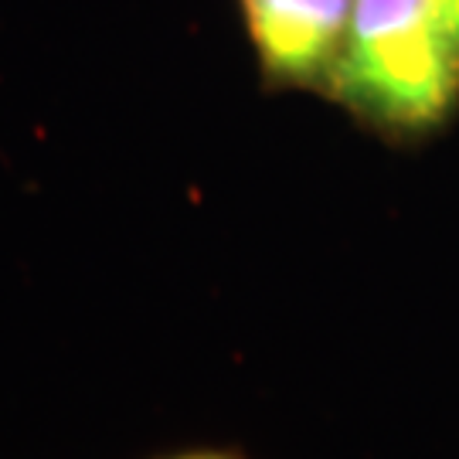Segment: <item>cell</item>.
<instances>
[{
    "mask_svg": "<svg viewBox=\"0 0 459 459\" xmlns=\"http://www.w3.org/2000/svg\"><path fill=\"white\" fill-rule=\"evenodd\" d=\"M327 96L392 140L439 130L459 102V38L436 0H354Z\"/></svg>",
    "mask_w": 459,
    "mask_h": 459,
    "instance_id": "6da1fadb",
    "label": "cell"
},
{
    "mask_svg": "<svg viewBox=\"0 0 459 459\" xmlns=\"http://www.w3.org/2000/svg\"><path fill=\"white\" fill-rule=\"evenodd\" d=\"M265 75L279 85H324L344 51L354 0H242Z\"/></svg>",
    "mask_w": 459,
    "mask_h": 459,
    "instance_id": "7a4b0ae2",
    "label": "cell"
},
{
    "mask_svg": "<svg viewBox=\"0 0 459 459\" xmlns=\"http://www.w3.org/2000/svg\"><path fill=\"white\" fill-rule=\"evenodd\" d=\"M436 7H439V14L446 17V24H449L459 38V0H436Z\"/></svg>",
    "mask_w": 459,
    "mask_h": 459,
    "instance_id": "277c9868",
    "label": "cell"
},
{
    "mask_svg": "<svg viewBox=\"0 0 459 459\" xmlns=\"http://www.w3.org/2000/svg\"><path fill=\"white\" fill-rule=\"evenodd\" d=\"M153 459H248L238 449H221V446H197V449H178V453H164Z\"/></svg>",
    "mask_w": 459,
    "mask_h": 459,
    "instance_id": "3957f363",
    "label": "cell"
}]
</instances>
